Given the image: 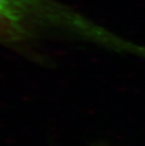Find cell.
I'll list each match as a JSON object with an SVG mask.
<instances>
[{
	"mask_svg": "<svg viewBox=\"0 0 145 146\" xmlns=\"http://www.w3.org/2000/svg\"><path fill=\"white\" fill-rule=\"evenodd\" d=\"M101 41L100 27L58 0H0V46L26 51L48 39Z\"/></svg>",
	"mask_w": 145,
	"mask_h": 146,
	"instance_id": "1",
	"label": "cell"
}]
</instances>
